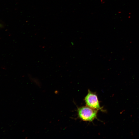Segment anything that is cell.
Segmentation results:
<instances>
[{
    "mask_svg": "<svg viewBox=\"0 0 139 139\" xmlns=\"http://www.w3.org/2000/svg\"><path fill=\"white\" fill-rule=\"evenodd\" d=\"M98 111L87 106L78 108L77 110L79 118L83 121H92L97 118Z\"/></svg>",
    "mask_w": 139,
    "mask_h": 139,
    "instance_id": "cell-1",
    "label": "cell"
},
{
    "mask_svg": "<svg viewBox=\"0 0 139 139\" xmlns=\"http://www.w3.org/2000/svg\"><path fill=\"white\" fill-rule=\"evenodd\" d=\"M84 100L86 106L98 110H102L100 107L97 96L95 93L88 90V93L84 98Z\"/></svg>",
    "mask_w": 139,
    "mask_h": 139,
    "instance_id": "cell-2",
    "label": "cell"
}]
</instances>
